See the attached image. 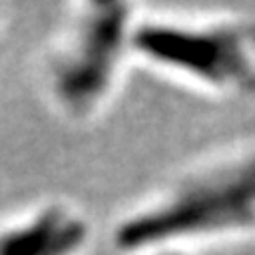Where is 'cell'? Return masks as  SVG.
Masks as SVG:
<instances>
[{
  "label": "cell",
  "instance_id": "1",
  "mask_svg": "<svg viewBox=\"0 0 255 255\" xmlns=\"http://www.w3.org/2000/svg\"><path fill=\"white\" fill-rule=\"evenodd\" d=\"M255 234V149L222 156L175 180L114 229L126 255L184 253Z\"/></svg>",
  "mask_w": 255,
  "mask_h": 255
},
{
  "label": "cell",
  "instance_id": "2",
  "mask_svg": "<svg viewBox=\"0 0 255 255\" xmlns=\"http://www.w3.org/2000/svg\"><path fill=\"white\" fill-rule=\"evenodd\" d=\"M132 55L199 90L225 97L255 95V26L246 19L139 17Z\"/></svg>",
  "mask_w": 255,
  "mask_h": 255
},
{
  "label": "cell",
  "instance_id": "6",
  "mask_svg": "<svg viewBox=\"0 0 255 255\" xmlns=\"http://www.w3.org/2000/svg\"><path fill=\"white\" fill-rule=\"evenodd\" d=\"M161 255H184V253H161Z\"/></svg>",
  "mask_w": 255,
  "mask_h": 255
},
{
  "label": "cell",
  "instance_id": "4",
  "mask_svg": "<svg viewBox=\"0 0 255 255\" xmlns=\"http://www.w3.org/2000/svg\"><path fill=\"white\" fill-rule=\"evenodd\" d=\"M92 222L69 201H45L0 225V255H83Z\"/></svg>",
  "mask_w": 255,
  "mask_h": 255
},
{
  "label": "cell",
  "instance_id": "3",
  "mask_svg": "<svg viewBox=\"0 0 255 255\" xmlns=\"http://www.w3.org/2000/svg\"><path fill=\"white\" fill-rule=\"evenodd\" d=\"M137 12L128 2L78 7L45 62V88L73 121L95 119L119 90L132 59Z\"/></svg>",
  "mask_w": 255,
  "mask_h": 255
},
{
  "label": "cell",
  "instance_id": "5",
  "mask_svg": "<svg viewBox=\"0 0 255 255\" xmlns=\"http://www.w3.org/2000/svg\"><path fill=\"white\" fill-rule=\"evenodd\" d=\"M2 19H5V14H2V5H0V24H2Z\"/></svg>",
  "mask_w": 255,
  "mask_h": 255
}]
</instances>
